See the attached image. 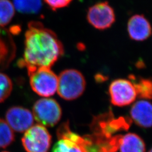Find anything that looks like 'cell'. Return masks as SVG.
<instances>
[{"label": "cell", "instance_id": "6da1fadb", "mask_svg": "<svg viewBox=\"0 0 152 152\" xmlns=\"http://www.w3.org/2000/svg\"><path fill=\"white\" fill-rule=\"evenodd\" d=\"M56 34L39 22H31L25 34V49L20 64L29 73L39 68H51L64 54Z\"/></svg>", "mask_w": 152, "mask_h": 152}, {"label": "cell", "instance_id": "7a4b0ae2", "mask_svg": "<svg viewBox=\"0 0 152 152\" xmlns=\"http://www.w3.org/2000/svg\"><path fill=\"white\" fill-rule=\"evenodd\" d=\"M58 77L57 91L66 100H73L80 97L85 90L86 82L81 72L75 69H65Z\"/></svg>", "mask_w": 152, "mask_h": 152}, {"label": "cell", "instance_id": "3957f363", "mask_svg": "<svg viewBox=\"0 0 152 152\" xmlns=\"http://www.w3.org/2000/svg\"><path fill=\"white\" fill-rule=\"evenodd\" d=\"M110 109L108 112L94 117L90 125L92 132L100 134L107 137H111L120 131L127 130L131 120L128 117H120L115 118Z\"/></svg>", "mask_w": 152, "mask_h": 152}, {"label": "cell", "instance_id": "277c9868", "mask_svg": "<svg viewBox=\"0 0 152 152\" xmlns=\"http://www.w3.org/2000/svg\"><path fill=\"white\" fill-rule=\"evenodd\" d=\"M28 75L31 88L38 95L48 98L56 92L58 77L50 68H39Z\"/></svg>", "mask_w": 152, "mask_h": 152}, {"label": "cell", "instance_id": "5b68a950", "mask_svg": "<svg viewBox=\"0 0 152 152\" xmlns=\"http://www.w3.org/2000/svg\"><path fill=\"white\" fill-rule=\"evenodd\" d=\"M33 115L39 125L53 127L60 121L62 110L60 105L55 99L42 98L34 104Z\"/></svg>", "mask_w": 152, "mask_h": 152}, {"label": "cell", "instance_id": "8992f818", "mask_svg": "<svg viewBox=\"0 0 152 152\" xmlns=\"http://www.w3.org/2000/svg\"><path fill=\"white\" fill-rule=\"evenodd\" d=\"M51 141L49 131L39 124L29 128L22 139L23 146L27 152H49Z\"/></svg>", "mask_w": 152, "mask_h": 152}, {"label": "cell", "instance_id": "52a82bcc", "mask_svg": "<svg viewBox=\"0 0 152 152\" xmlns=\"http://www.w3.org/2000/svg\"><path fill=\"white\" fill-rule=\"evenodd\" d=\"M56 134L58 141L54 145L52 152H85L83 137L71 130L68 122L60 125Z\"/></svg>", "mask_w": 152, "mask_h": 152}, {"label": "cell", "instance_id": "ba28073f", "mask_svg": "<svg viewBox=\"0 0 152 152\" xmlns=\"http://www.w3.org/2000/svg\"><path fill=\"white\" fill-rule=\"evenodd\" d=\"M86 18L92 27L101 31L108 29L115 21L114 9L107 1L100 2L90 7Z\"/></svg>", "mask_w": 152, "mask_h": 152}, {"label": "cell", "instance_id": "9c48e42d", "mask_svg": "<svg viewBox=\"0 0 152 152\" xmlns=\"http://www.w3.org/2000/svg\"><path fill=\"white\" fill-rule=\"evenodd\" d=\"M111 103L117 107H124L132 103L137 96L134 85L126 79H117L109 86Z\"/></svg>", "mask_w": 152, "mask_h": 152}, {"label": "cell", "instance_id": "30bf717a", "mask_svg": "<svg viewBox=\"0 0 152 152\" xmlns=\"http://www.w3.org/2000/svg\"><path fill=\"white\" fill-rule=\"evenodd\" d=\"M83 137L85 152H117L122 135H117L109 138L100 134L92 132Z\"/></svg>", "mask_w": 152, "mask_h": 152}, {"label": "cell", "instance_id": "8fae6325", "mask_svg": "<svg viewBox=\"0 0 152 152\" xmlns=\"http://www.w3.org/2000/svg\"><path fill=\"white\" fill-rule=\"evenodd\" d=\"M6 122L16 132H23L32 126L34 122L33 113L22 107H12L6 113Z\"/></svg>", "mask_w": 152, "mask_h": 152}, {"label": "cell", "instance_id": "7c38bea8", "mask_svg": "<svg viewBox=\"0 0 152 152\" xmlns=\"http://www.w3.org/2000/svg\"><path fill=\"white\" fill-rule=\"evenodd\" d=\"M127 32L130 38L136 41H143L152 35V26L142 14L131 16L127 23Z\"/></svg>", "mask_w": 152, "mask_h": 152}, {"label": "cell", "instance_id": "4fadbf2b", "mask_svg": "<svg viewBox=\"0 0 152 152\" xmlns=\"http://www.w3.org/2000/svg\"><path fill=\"white\" fill-rule=\"evenodd\" d=\"M132 120L136 125L144 128L152 127V104L140 100L134 104L130 110Z\"/></svg>", "mask_w": 152, "mask_h": 152}, {"label": "cell", "instance_id": "5bb4252c", "mask_svg": "<svg viewBox=\"0 0 152 152\" xmlns=\"http://www.w3.org/2000/svg\"><path fill=\"white\" fill-rule=\"evenodd\" d=\"M120 152H145L146 147L142 139L134 133L122 136L120 145Z\"/></svg>", "mask_w": 152, "mask_h": 152}, {"label": "cell", "instance_id": "9a60e30c", "mask_svg": "<svg viewBox=\"0 0 152 152\" xmlns=\"http://www.w3.org/2000/svg\"><path fill=\"white\" fill-rule=\"evenodd\" d=\"M129 77L135 87L139 98L152 100V78L136 77L133 75H131Z\"/></svg>", "mask_w": 152, "mask_h": 152}, {"label": "cell", "instance_id": "2e32d148", "mask_svg": "<svg viewBox=\"0 0 152 152\" xmlns=\"http://www.w3.org/2000/svg\"><path fill=\"white\" fill-rule=\"evenodd\" d=\"M15 9L19 12L26 14H34L42 8L41 0H13Z\"/></svg>", "mask_w": 152, "mask_h": 152}, {"label": "cell", "instance_id": "e0dca14e", "mask_svg": "<svg viewBox=\"0 0 152 152\" xmlns=\"http://www.w3.org/2000/svg\"><path fill=\"white\" fill-rule=\"evenodd\" d=\"M15 9L10 0H0V27L9 24L15 15Z\"/></svg>", "mask_w": 152, "mask_h": 152}, {"label": "cell", "instance_id": "ac0fdd59", "mask_svg": "<svg viewBox=\"0 0 152 152\" xmlns=\"http://www.w3.org/2000/svg\"><path fill=\"white\" fill-rule=\"evenodd\" d=\"M14 134L5 120L0 118V148L9 146L14 140Z\"/></svg>", "mask_w": 152, "mask_h": 152}, {"label": "cell", "instance_id": "d6986e66", "mask_svg": "<svg viewBox=\"0 0 152 152\" xmlns=\"http://www.w3.org/2000/svg\"><path fill=\"white\" fill-rule=\"evenodd\" d=\"M12 83L9 77L0 72V103L4 102L11 94Z\"/></svg>", "mask_w": 152, "mask_h": 152}, {"label": "cell", "instance_id": "ffe728a7", "mask_svg": "<svg viewBox=\"0 0 152 152\" xmlns=\"http://www.w3.org/2000/svg\"><path fill=\"white\" fill-rule=\"evenodd\" d=\"M54 10L64 8L69 5L73 0H44Z\"/></svg>", "mask_w": 152, "mask_h": 152}, {"label": "cell", "instance_id": "44dd1931", "mask_svg": "<svg viewBox=\"0 0 152 152\" xmlns=\"http://www.w3.org/2000/svg\"><path fill=\"white\" fill-rule=\"evenodd\" d=\"M149 152H152V148L151 149V150H150V151H149Z\"/></svg>", "mask_w": 152, "mask_h": 152}, {"label": "cell", "instance_id": "7402d4cb", "mask_svg": "<svg viewBox=\"0 0 152 152\" xmlns=\"http://www.w3.org/2000/svg\"></svg>", "mask_w": 152, "mask_h": 152}]
</instances>
